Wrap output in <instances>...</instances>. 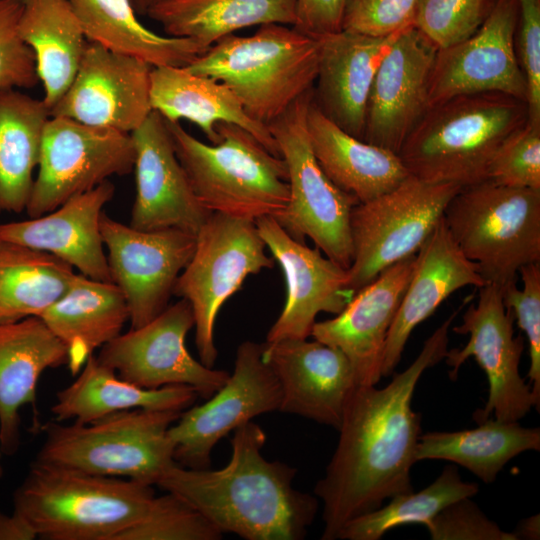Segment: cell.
I'll return each mask as SVG.
<instances>
[{
  "mask_svg": "<svg viewBox=\"0 0 540 540\" xmlns=\"http://www.w3.org/2000/svg\"><path fill=\"white\" fill-rule=\"evenodd\" d=\"M516 0H496L469 37L439 48L428 88L429 107L473 93L501 92L526 102L527 82L515 46Z\"/></svg>",
  "mask_w": 540,
  "mask_h": 540,
  "instance_id": "obj_17",
  "label": "cell"
},
{
  "mask_svg": "<svg viewBox=\"0 0 540 540\" xmlns=\"http://www.w3.org/2000/svg\"><path fill=\"white\" fill-rule=\"evenodd\" d=\"M432 540H517L466 497L452 502L425 526Z\"/></svg>",
  "mask_w": 540,
  "mask_h": 540,
  "instance_id": "obj_44",
  "label": "cell"
},
{
  "mask_svg": "<svg viewBox=\"0 0 540 540\" xmlns=\"http://www.w3.org/2000/svg\"><path fill=\"white\" fill-rule=\"evenodd\" d=\"M518 274L523 288L516 281L508 283L502 287V299L528 340V384L540 405V262L522 266Z\"/></svg>",
  "mask_w": 540,
  "mask_h": 540,
  "instance_id": "obj_41",
  "label": "cell"
},
{
  "mask_svg": "<svg viewBox=\"0 0 540 540\" xmlns=\"http://www.w3.org/2000/svg\"><path fill=\"white\" fill-rule=\"evenodd\" d=\"M134 162L131 133L50 116L25 211L30 218L47 214L112 176L130 174Z\"/></svg>",
  "mask_w": 540,
  "mask_h": 540,
  "instance_id": "obj_12",
  "label": "cell"
},
{
  "mask_svg": "<svg viewBox=\"0 0 540 540\" xmlns=\"http://www.w3.org/2000/svg\"><path fill=\"white\" fill-rule=\"evenodd\" d=\"M154 496L144 516L115 540H219L223 533L182 497Z\"/></svg>",
  "mask_w": 540,
  "mask_h": 540,
  "instance_id": "obj_39",
  "label": "cell"
},
{
  "mask_svg": "<svg viewBox=\"0 0 540 540\" xmlns=\"http://www.w3.org/2000/svg\"><path fill=\"white\" fill-rule=\"evenodd\" d=\"M131 136L136 194L129 225L147 231L175 228L196 235L212 212L196 198L165 119L152 110Z\"/></svg>",
  "mask_w": 540,
  "mask_h": 540,
  "instance_id": "obj_20",
  "label": "cell"
},
{
  "mask_svg": "<svg viewBox=\"0 0 540 540\" xmlns=\"http://www.w3.org/2000/svg\"><path fill=\"white\" fill-rule=\"evenodd\" d=\"M21 9V0H0V90L39 82L34 54L18 31Z\"/></svg>",
  "mask_w": 540,
  "mask_h": 540,
  "instance_id": "obj_43",
  "label": "cell"
},
{
  "mask_svg": "<svg viewBox=\"0 0 540 540\" xmlns=\"http://www.w3.org/2000/svg\"><path fill=\"white\" fill-rule=\"evenodd\" d=\"M181 412L131 409L89 423L43 427L36 461L91 474L157 485L174 464L168 429Z\"/></svg>",
  "mask_w": 540,
  "mask_h": 540,
  "instance_id": "obj_7",
  "label": "cell"
},
{
  "mask_svg": "<svg viewBox=\"0 0 540 540\" xmlns=\"http://www.w3.org/2000/svg\"><path fill=\"white\" fill-rule=\"evenodd\" d=\"M263 360L281 388L279 410L339 429L347 399L356 386L346 355L320 341L264 342Z\"/></svg>",
  "mask_w": 540,
  "mask_h": 540,
  "instance_id": "obj_22",
  "label": "cell"
},
{
  "mask_svg": "<svg viewBox=\"0 0 540 540\" xmlns=\"http://www.w3.org/2000/svg\"><path fill=\"white\" fill-rule=\"evenodd\" d=\"M100 231L111 280L125 297L131 328L141 327L167 308L194 253L196 235L175 228L138 230L105 212Z\"/></svg>",
  "mask_w": 540,
  "mask_h": 540,
  "instance_id": "obj_16",
  "label": "cell"
},
{
  "mask_svg": "<svg viewBox=\"0 0 540 540\" xmlns=\"http://www.w3.org/2000/svg\"><path fill=\"white\" fill-rule=\"evenodd\" d=\"M346 0H296L293 27L314 38L342 30Z\"/></svg>",
  "mask_w": 540,
  "mask_h": 540,
  "instance_id": "obj_47",
  "label": "cell"
},
{
  "mask_svg": "<svg viewBox=\"0 0 540 540\" xmlns=\"http://www.w3.org/2000/svg\"><path fill=\"white\" fill-rule=\"evenodd\" d=\"M306 127L312 152L324 173L359 202L394 189L410 175L397 153L342 130L321 112L313 96Z\"/></svg>",
  "mask_w": 540,
  "mask_h": 540,
  "instance_id": "obj_29",
  "label": "cell"
},
{
  "mask_svg": "<svg viewBox=\"0 0 540 540\" xmlns=\"http://www.w3.org/2000/svg\"><path fill=\"white\" fill-rule=\"evenodd\" d=\"M255 223L286 284L283 309L265 342L307 339L319 313L336 315L355 295L349 287L348 271L318 248L292 238L274 217H259Z\"/></svg>",
  "mask_w": 540,
  "mask_h": 540,
  "instance_id": "obj_19",
  "label": "cell"
},
{
  "mask_svg": "<svg viewBox=\"0 0 540 540\" xmlns=\"http://www.w3.org/2000/svg\"><path fill=\"white\" fill-rule=\"evenodd\" d=\"M165 121L192 190L208 211L256 220L285 210L290 198L286 163L249 132L218 123L219 142L207 144L179 122Z\"/></svg>",
  "mask_w": 540,
  "mask_h": 540,
  "instance_id": "obj_6",
  "label": "cell"
},
{
  "mask_svg": "<svg viewBox=\"0 0 540 540\" xmlns=\"http://www.w3.org/2000/svg\"><path fill=\"white\" fill-rule=\"evenodd\" d=\"M38 538L30 523L19 513L0 511V540H34Z\"/></svg>",
  "mask_w": 540,
  "mask_h": 540,
  "instance_id": "obj_48",
  "label": "cell"
},
{
  "mask_svg": "<svg viewBox=\"0 0 540 540\" xmlns=\"http://www.w3.org/2000/svg\"><path fill=\"white\" fill-rule=\"evenodd\" d=\"M264 343L239 344L234 370L226 383L207 401L181 412L168 429L174 460L192 469H207L220 439L253 418L278 411L280 384L263 360Z\"/></svg>",
  "mask_w": 540,
  "mask_h": 540,
  "instance_id": "obj_14",
  "label": "cell"
},
{
  "mask_svg": "<svg viewBox=\"0 0 540 540\" xmlns=\"http://www.w3.org/2000/svg\"><path fill=\"white\" fill-rule=\"evenodd\" d=\"M38 317L64 345L68 368L77 375L95 350L121 334L129 310L113 282L76 274L66 292Z\"/></svg>",
  "mask_w": 540,
  "mask_h": 540,
  "instance_id": "obj_30",
  "label": "cell"
},
{
  "mask_svg": "<svg viewBox=\"0 0 540 540\" xmlns=\"http://www.w3.org/2000/svg\"><path fill=\"white\" fill-rule=\"evenodd\" d=\"M514 316L502 299V287L486 283L479 288L477 303H471L462 322L452 331L469 335L462 348L447 351L445 361L451 367L449 377L456 379L462 364L473 357L486 374L489 390L482 409L473 414L479 424L491 416L503 422H518L540 405L519 373L524 337H514Z\"/></svg>",
  "mask_w": 540,
  "mask_h": 540,
  "instance_id": "obj_13",
  "label": "cell"
},
{
  "mask_svg": "<svg viewBox=\"0 0 540 540\" xmlns=\"http://www.w3.org/2000/svg\"><path fill=\"white\" fill-rule=\"evenodd\" d=\"M2 449H1V445H0V479L2 478L3 476V467H2V462H1V458H2Z\"/></svg>",
  "mask_w": 540,
  "mask_h": 540,
  "instance_id": "obj_51",
  "label": "cell"
},
{
  "mask_svg": "<svg viewBox=\"0 0 540 540\" xmlns=\"http://www.w3.org/2000/svg\"><path fill=\"white\" fill-rule=\"evenodd\" d=\"M400 32L375 37L341 30L318 38L313 100L329 120L358 139L364 140L374 76Z\"/></svg>",
  "mask_w": 540,
  "mask_h": 540,
  "instance_id": "obj_26",
  "label": "cell"
},
{
  "mask_svg": "<svg viewBox=\"0 0 540 540\" xmlns=\"http://www.w3.org/2000/svg\"><path fill=\"white\" fill-rule=\"evenodd\" d=\"M157 0H131L136 12L146 14L148 8Z\"/></svg>",
  "mask_w": 540,
  "mask_h": 540,
  "instance_id": "obj_50",
  "label": "cell"
},
{
  "mask_svg": "<svg viewBox=\"0 0 540 540\" xmlns=\"http://www.w3.org/2000/svg\"><path fill=\"white\" fill-rule=\"evenodd\" d=\"M152 485L34 461L14 492V511L45 540H115L140 520Z\"/></svg>",
  "mask_w": 540,
  "mask_h": 540,
  "instance_id": "obj_4",
  "label": "cell"
},
{
  "mask_svg": "<svg viewBox=\"0 0 540 540\" xmlns=\"http://www.w3.org/2000/svg\"><path fill=\"white\" fill-rule=\"evenodd\" d=\"M540 450V429L495 418L474 429L421 434L416 460H446L460 465L484 483H493L504 466L525 451Z\"/></svg>",
  "mask_w": 540,
  "mask_h": 540,
  "instance_id": "obj_36",
  "label": "cell"
},
{
  "mask_svg": "<svg viewBox=\"0 0 540 540\" xmlns=\"http://www.w3.org/2000/svg\"><path fill=\"white\" fill-rule=\"evenodd\" d=\"M148 63L87 41L75 77L50 116L132 133L152 111Z\"/></svg>",
  "mask_w": 540,
  "mask_h": 540,
  "instance_id": "obj_18",
  "label": "cell"
},
{
  "mask_svg": "<svg viewBox=\"0 0 540 540\" xmlns=\"http://www.w3.org/2000/svg\"><path fill=\"white\" fill-rule=\"evenodd\" d=\"M255 220L212 212L196 234L194 253L178 276L173 295L185 299L194 315L199 361L214 368V330L223 304L245 279L274 267Z\"/></svg>",
  "mask_w": 540,
  "mask_h": 540,
  "instance_id": "obj_10",
  "label": "cell"
},
{
  "mask_svg": "<svg viewBox=\"0 0 540 540\" xmlns=\"http://www.w3.org/2000/svg\"><path fill=\"white\" fill-rule=\"evenodd\" d=\"M77 375L74 382L57 392L51 412L58 422L74 419L85 424L115 412L139 408L182 412L199 397L188 385L157 389L134 385L119 377L94 354Z\"/></svg>",
  "mask_w": 540,
  "mask_h": 540,
  "instance_id": "obj_31",
  "label": "cell"
},
{
  "mask_svg": "<svg viewBox=\"0 0 540 540\" xmlns=\"http://www.w3.org/2000/svg\"><path fill=\"white\" fill-rule=\"evenodd\" d=\"M114 193L115 186L105 181L47 214L1 223L0 239L50 253L88 278L112 282L100 220Z\"/></svg>",
  "mask_w": 540,
  "mask_h": 540,
  "instance_id": "obj_24",
  "label": "cell"
},
{
  "mask_svg": "<svg viewBox=\"0 0 540 540\" xmlns=\"http://www.w3.org/2000/svg\"><path fill=\"white\" fill-rule=\"evenodd\" d=\"M461 188L409 175L394 189L355 205L350 214V289L356 293L388 267L416 254Z\"/></svg>",
  "mask_w": 540,
  "mask_h": 540,
  "instance_id": "obj_11",
  "label": "cell"
},
{
  "mask_svg": "<svg viewBox=\"0 0 540 540\" xmlns=\"http://www.w3.org/2000/svg\"><path fill=\"white\" fill-rule=\"evenodd\" d=\"M496 0H418L413 26L437 48L472 35L486 20Z\"/></svg>",
  "mask_w": 540,
  "mask_h": 540,
  "instance_id": "obj_40",
  "label": "cell"
},
{
  "mask_svg": "<svg viewBox=\"0 0 540 540\" xmlns=\"http://www.w3.org/2000/svg\"><path fill=\"white\" fill-rule=\"evenodd\" d=\"M443 220L486 283L504 287L522 266L540 262V190L490 180L465 186L448 202Z\"/></svg>",
  "mask_w": 540,
  "mask_h": 540,
  "instance_id": "obj_8",
  "label": "cell"
},
{
  "mask_svg": "<svg viewBox=\"0 0 540 540\" xmlns=\"http://www.w3.org/2000/svg\"><path fill=\"white\" fill-rule=\"evenodd\" d=\"M479 491L474 482L461 479L455 465H447L441 474L417 493L400 494L379 508L355 517L341 529L338 539L379 540L386 532L407 524L426 526L444 507Z\"/></svg>",
  "mask_w": 540,
  "mask_h": 540,
  "instance_id": "obj_38",
  "label": "cell"
},
{
  "mask_svg": "<svg viewBox=\"0 0 540 540\" xmlns=\"http://www.w3.org/2000/svg\"><path fill=\"white\" fill-rule=\"evenodd\" d=\"M146 15L169 36L210 47L233 32L270 23L296 22V0H157Z\"/></svg>",
  "mask_w": 540,
  "mask_h": 540,
  "instance_id": "obj_34",
  "label": "cell"
},
{
  "mask_svg": "<svg viewBox=\"0 0 540 540\" xmlns=\"http://www.w3.org/2000/svg\"><path fill=\"white\" fill-rule=\"evenodd\" d=\"M265 442L264 430L246 422L233 431L223 468L176 463L157 486L182 497L222 533L246 540H302L318 512V498L294 488L295 468L263 456Z\"/></svg>",
  "mask_w": 540,
  "mask_h": 540,
  "instance_id": "obj_2",
  "label": "cell"
},
{
  "mask_svg": "<svg viewBox=\"0 0 540 540\" xmlns=\"http://www.w3.org/2000/svg\"><path fill=\"white\" fill-rule=\"evenodd\" d=\"M415 263L413 254L388 267L358 290L334 318L313 325L310 336L346 355L356 385H376L382 377L388 331Z\"/></svg>",
  "mask_w": 540,
  "mask_h": 540,
  "instance_id": "obj_23",
  "label": "cell"
},
{
  "mask_svg": "<svg viewBox=\"0 0 540 540\" xmlns=\"http://www.w3.org/2000/svg\"><path fill=\"white\" fill-rule=\"evenodd\" d=\"M73 270L50 253L0 239V323L40 316L69 288Z\"/></svg>",
  "mask_w": 540,
  "mask_h": 540,
  "instance_id": "obj_37",
  "label": "cell"
},
{
  "mask_svg": "<svg viewBox=\"0 0 540 540\" xmlns=\"http://www.w3.org/2000/svg\"><path fill=\"white\" fill-rule=\"evenodd\" d=\"M528 122L525 101L501 92L458 95L430 106L398 155L408 173L460 187L487 180L502 143Z\"/></svg>",
  "mask_w": 540,
  "mask_h": 540,
  "instance_id": "obj_3",
  "label": "cell"
},
{
  "mask_svg": "<svg viewBox=\"0 0 540 540\" xmlns=\"http://www.w3.org/2000/svg\"><path fill=\"white\" fill-rule=\"evenodd\" d=\"M463 304L423 343L414 361L393 373L384 388L356 385L342 416L336 449L317 481L323 504L322 540H336L343 526L379 508L384 500L413 491L411 468L421 435V414L412 398L424 371L445 358L449 329Z\"/></svg>",
  "mask_w": 540,
  "mask_h": 540,
  "instance_id": "obj_1",
  "label": "cell"
},
{
  "mask_svg": "<svg viewBox=\"0 0 540 540\" xmlns=\"http://www.w3.org/2000/svg\"><path fill=\"white\" fill-rule=\"evenodd\" d=\"M487 180L540 190V126L527 122L502 143L489 165Z\"/></svg>",
  "mask_w": 540,
  "mask_h": 540,
  "instance_id": "obj_42",
  "label": "cell"
},
{
  "mask_svg": "<svg viewBox=\"0 0 540 540\" xmlns=\"http://www.w3.org/2000/svg\"><path fill=\"white\" fill-rule=\"evenodd\" d=\"M193 327L191 305L180 298L145 325L131 328L105 344L97 358L119 377L139 387L188 385L207 400L230 374L209 368L191 356L185 339Z\"/></svg>",
  "mask_w": 540,
  "mask_h": 540,
  "instance_id": "obj_15",
  "label": "cell"
},
{
  "mask_svg": "<svg viewBox=\"0 0 540 540\" xmlns=\"http://www.w3.org/2000/svg\"><path fill=\"white\" fill-rule=\"evenodd\" d=\"M64 364V345L40 317L0 323V445L6 455L19 448L20 411L35 404L42 373Z\"/></svg>",
  "mask_w": 540,
  "mask_h": 540,
  "instance_id": "obj_27",
  "label": "cell"
},
{
  "mask_svg": "<svg viewBox=\"0 0 540 540\" xmlns=\"http://www.w3.org/2000/svg\"><path fill=\"white\" fill-rule=\"evenodd\" d=\"M418 0H346L342 30L383 37L413 26Z\"/></svg>",
  "mask_w": 540,
  "mask_h": 540,
  "instance_id": "obj_45",
  "label": "cell"
},
{
  "mask_svg": "<svg viewBox=\"0 0 540 540\" xmlns=\"http://www.w3.org/2000/svg\"><path fill=\"white\" fill-rule=\"evenodd\" d=\"M515 46L527 82L528 123L540 126V0H516Z\"/></svg>",
  "mask_w": 540,
  "mask_h": 540,
  "instance_id": "obj_46",
  "label": "cell"
},
{
  "mask_svg": "<svg viewBox=\"0 0 540 540\" xmlns=\"http://www.w3.org/2000/svg\"><path fill=\"white\" fill-rule=\"evenodd\" d=\"M517 540L519 539H529L535 540L539 539L540 535V520L539 514L533 515L529 518L519 521L515 530L513 531Z\"/></svg>",
  "mask_w": 540,
  "mask_h": 540,
  "instance_id": "obj_49",
  "label": "cell"
},
{
  "mask_svg": "<svg viewBox=\"0 0 540 540\" xmlns=\"http://www.w3.org/2000/svg\"><path fill=\"white\" fill-rule=\"evenodd\" d=\"M18 31L32 50L49 111L78 70L87 42L69 0H21Z\"/></svg>",
  "mask_w": 540,
  "mask_h": 540,
  "instance_id": "obj_32",
  "label": "cell"
},
{
  "mask_svg": "<svg viewBox=\"0 0 540 540\" xmlns=\"http://www.w3.org/2000/svg\"><path fill=\"white\" fill-rule=\"evenodd\" d=\"M150 103L152 110L167 121H191L212 144L220 140L216 125L230 123L243 128L270 153L281 157L268 127L253 120L235 93L216 79L191 73L184 67H152Z\"/></svg>",
  "mask_w": 540,
  "mask_h": 540,
  "instance_id": "obj_28",
  "label": "cell"
},
{
  "mask_svg": "<svg viewBox=\"0 0 540 540\" xmlns=\"http://www.w3.org/2000/svg\"><path fill=\"white\" fill-rule=\"evenodd\" d=\"M50 111L42 99L0 90V212L25 211Z\"/></svg>",
  "mask_w": 540,
  "mask_h": 540,
  "instance_id": "obj_35",
  "label": "cell"
},
{
  "mask_svg": "<svg viewBox=\"0 0 540 540\" xmlns=\"http://www.w3.org/2000/svg\"><path fill=\"white\" fill-rule=\"evenodd\" d=\"M485 284L478 265L459 249L442 216L416 253L414 271L388 331L382 377L394 373L412 331L444 300L463 287Z\"/></svg>",
  "mask_w": 540,
  "mask_h": 540,
  "instance_id": "obj_25",
  "label": "cell"
},
{
  "mask_svg": "<svg viewBox=\"0 0 540 540\" xmlns=\"http://www.w3.org/2000/svg\"><path fill=\"white\" fill-rule=\"evenodd\" d=\"M87 41L152 67H186L210 47L184 37L162 36L144 26L131 0H69Z\"/></svg>",
  "mask_w": 540,
  "mask_h": 540,
  "instance_id": "obj_33",
  "label": "cell"
},
{
  "mask_svg": "<svg viewBox=\"0 0 540 540\" xmlns=\"http://www.w3.org/2000/svg\"><path fill=\"white\" fill-rule=\"evenodd\" d=\"M319 53L318 38L270 23L250 36L221 38L184 68L227 85L246 113L268 127L313 89Z\"/></svg>",
  "mask_w": 540,
  "mask_h": 540,
  "instance_id": "obj_5",
  "label": "cell"
},
{
  "mask_svg": "<svg viewBox=\"0 0 540 540\" xmlns=\"http://www.w3.org/2000/svg\"><path fill=\"white\" fill-rule=\"evenodd\" d=\"M437 50L414 26L399 33L374 76L364 141L398 154L429 108L428 88Z\"/></svg>",
  "mask_w": 540,
  "mask_h": 540,
  "instance_id": "obj_21",
  "label": "cell"
},
{
  "mask_svg": "<svg viewBox=\"0 0 540 540\" xmlns=\"http://www.w3.org/2000/svg\"><path fill=\"white\" fill-rule=\"evenodd\" d=\"M313 89L268 125L286 163L290 198L274 217L295 240L310 238L325 256L349 269L353 248L350 214L358 199L338 188L318 164L306 127Z\"/></svg>",
  "mask_w": 540,
  "mask_h": 540,
  "instance_id": "obj_9",
  "label": "cell"
}]
</instances>
